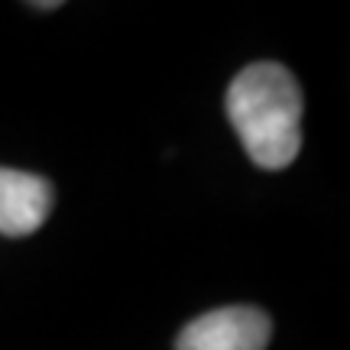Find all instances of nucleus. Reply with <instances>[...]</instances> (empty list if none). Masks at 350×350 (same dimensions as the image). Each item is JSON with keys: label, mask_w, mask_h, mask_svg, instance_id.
Instances as JSON below:
<instances>
[{"label": "nucleus", "mask_w": 350, "mask_h": 350, "mask_svg": "<svg viewBox=\"0 0 350 350\" xmlns=\"http://www.w3.org/2000/svg\"><path fill=\"white\" fill-rule=\"evenodd\" d=\"M301 88L279 62H253L227 88V117L260 169H286L301 150Z\"/></svg>", "instance_id": "nucleus-1"}, {"label": "nucleus", "mask_w": 350, "mask_h": 350, "mask_svg": "<svg viewBox=\"0 0 350 350\" xmlns=\"http://www.w3.org/2000/svg\"><path fill=\"white\" fill-rule=\"evenodd\" d=\"M55 204L49 178L20 169H0V234L26 237L42 227Z\"/></svg>", "instance_id": "nucleus-3"}, {"label": "nucleus", "mask_w": 350, "mask_h": 350, "mask_svg": "<svg viewBox=\"0 0 350 350\" xmlns=\"http://www.w3.org/2000/svg\"><path fill=\"white\" fill-rule=\"evenodd\" d=\"M273 321L262 308L227 305L201 314L182 327L175 350H266Z\"/></svg>", "instance_id": "nucleus-2"}]
</instances>
